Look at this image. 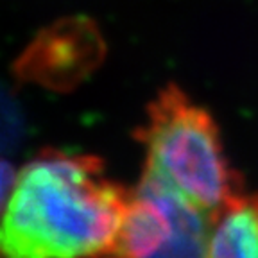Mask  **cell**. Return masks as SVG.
Instances as JSON below:
<instances>
[{"instance_id":"1","label":"cell","mask_w":258,"mask_h":258,"mask_svg":"<svg viewBox=\"0 0 258 258\" xmlns=\"http://www.w3.org/2000/svg\"><path fill=\"white\" fill-rule=\"evenodd\" d=\"M129 194L97 158L45 151L15 179L0 219V258H104Z\"/></svg>"},{"instance_id":"4","label":"cell","mask_w":258,"mask_h":258,"mask_svg":"<svg viewBox=\"0 0 258 258\" xmlns=\"http://www.w3.org/2000/svg\"><path fill=\"white\" fill-rule=\"evenodd\" d=\"M104 56L101 31L88 18H64L43 29L15 63L16 76L52 90L79 85Z\"/></svg>"},{"instance_id":"6","label":"cell","mask_w":258,"mask_h":258,"mask_svg":"<svg viewBox=\"0 0 258 258\" xmlns=\"http://www.w3.org/2000/svg\"><path fill=\"white\" fill-rule=\"evenodd\" d=\"M15 170L9 165L8 161L0 160V210H4L6 203H8L11 190L15 186Z\"/></svg>"},{"instance_id":"2","label":"cell","mask_w":258,"mask_h":258,"mask_svg":"<svg viewBox=\"0 0 258 258\" xmlns=\"http://www.w3.org/2000/svg\"><path fill=\"white\" fill-rule=\"evenodd\" d=\"M145 170L167 181L212 217L240 198L214 117L179 86L161 88L138 131Z\"/></svg>"},{"instance_id":"3","label":"cell","mask_w":258,"mask_h":258,"mask_svg":"<svg viewBox=\"0 0 258 258\" xmlns=\"http://www.w3.org/2000/svg\"><path fill=\"white\" fill-rule=\"evenodd\" d=\"M214 219L145 170L104 258H210Z\"/></svg>"},{"instance_id":"5","label":"cell","mask_w":258,"mask_h":258,"mask_svg":"<svg viewBox=\"0 0 258 258\" xmlns=\"http://www.w3.org/2000/svg\"><path fill=\"white\" fill-rule=\"evenodd\" d=\"M210 258H258V194L240 196L214 219Z\"/></svg>"}]
</instances>
